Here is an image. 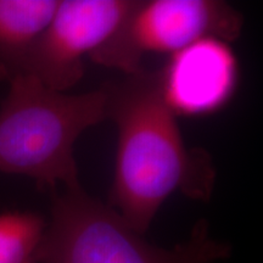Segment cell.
I'll return each mask as SVG.
<instances>
[{"label":"cell","mask_w":263,"mask_h":263,"mask_svg":"<svg viewBox=\"0 0 263 263\" xmlns=\"http://www.w3.org/2000/svg\"><path fill=\"white\" fill-rule=\"evenodd\" d=\"M9 84L0 108V173L26 176L51 190L81 188L74 144L85 130L107 120L103 88L60 93L26 74Z\"/></svg>","instance_id":"2"},{"label":"cell","mask_w":263,"mask_h":263,"mask_svg":"<svg viewBox=\"0 0 263 263\" xmlns=\"http://www.w3.org/2000/svg\"><path fill=\"white\" fill-rule=\"evenodd\" d=\"M107 118L117 128L114 182L107 205L145 234L174 193L207 201L216 183L211 155L188 147L177 116L164 101L160 71L141 70L101 87Z\"/></svg>","instance_id":"1"},{"label":"cell","mask_w":263,"mask_h":263,"mask_svg":"<svg viewBox=\"0 0 263 263\" xmlns=\"http://www.w3.org/2000/svg\"><path fill=\"white\" fill-rule=\"evenodd\" d=\"M239 76V61L230 43L203 38L170 55L160 71L161 90L176 116H209L232 100Z\"/></svg>","instance_id":"6"},{"label":"cell","mask_w":263,"mask_h":263,"mask_svg":"<svg viewBox=\"0 0 263 263\" xmlns=\"http://www.w3.org/2000/svg\"><path fill=\"white\" fill-rule=\"evenodd\" d=\"M227 241L199 219L188 239L160 248L122 221L108 205L82 188L52 200L50 221L39 248V263H218L230 256Z\"/></svg>","instance_id":"3"},{"label":"cell","mask_w":263,"mask_h":263,"mask_svg":"<svg viewBox=\"0 0 263 263\" xmlns=\"http://www.w3.org/2000/svg\"><path fill=\"white\" fill-rule=\"evenodd\" d=\"M242 26V15L222 0H136L112 35L89 59L132 74L143 70L141 60L147 54L172 55L203 38L234 42Z\"/></svg>","instance_id":"4"},{"label":"cell","mask_w":263,"mask_h":263,"mask_svg":"<svg viewBox=\"0 0 263 263\" xmlns=\"http://www.w3.org/2000/svg\"><path fill=\"white\" fill-rule=\"evenodd\" d=\"M59 0H0V81H11L51 21Z\"/></svg>","instance_id":"7"},{"label":"cell","mask_w":263,"mask_h":263,"mask_svg":"<svg viewBox=\"0 0 263 263\" xmlns=\"http://www.w3.org/2000/svg\"><path fill=\"white\" fill-rule=\"evenodd\" d=\"M134 4L136 0H59L20 74L66 93L83 77L84 58L112 35Z\"/></svg>","instance_id":"5"},{"label":"cell","mask_w":263,"mask_h":263,"mask_svg":"<svg viewBox=\"0 0 263 263\" xmlns=\"http://www.w3.org/2000/svg\"><path fill=\"white\" fill-rule=\"evenodd\" d=\"M47 223L32 211L0 213V263H39Z\"/></svg>","instance_id":"8"}]
</instances>
